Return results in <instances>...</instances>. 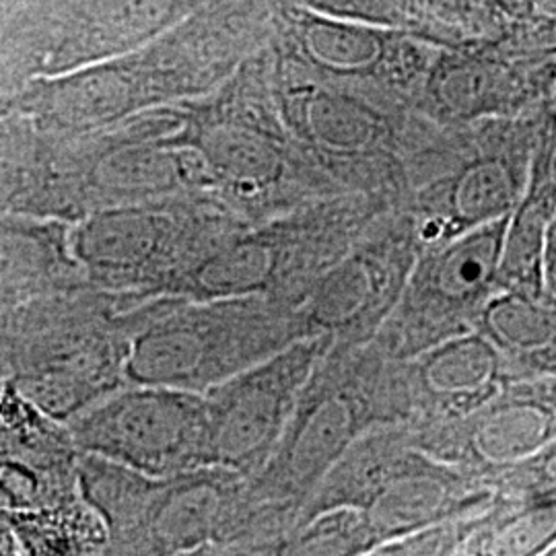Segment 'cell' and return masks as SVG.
<instances>
[{"instance_id":"obj_1","label":"cell","mask_w":556,"mask_h":556,"mask_svg":"<svg viewBox=\"0 0 556 556\" xmlns=\"http://www.w3.org/2000/svg\"><path fill=\"white\" fill-rule=\"evenodd\" d=\"M75 443L151 478L211 468L206 396L165 386H137L85 408L73 422Z\"/></svg>"},{"instance_id":"obj_2","label":"cell","mask_w":556,"mask_h":556,"mask_svg":"<svg viewBox=\"0 0 556 556\" xmlns=\"http://www.w3.org/2000/svg\"><path fill=\"white\" fill-rule=\"evenodd\" d=\"M328 344V338H301L211 388L213 466L252 472L270 462Z\"/></svg>"},{"instance_id":"obj_3","label":"cell","mask_w":556,"mask_h":556,"mask_svg":"<svg viewBox=\"0 0 556 556\" xmlns=\"http://www.w3.org/2000/svg\"><path fill=\"white\" fill-rule=\"evenodd\" d=\"M509 217L491 220L445 241L443 248L418 264L402 316L415 321V326H429L431 344L438 342L435 332L441 337L450 326L459 334V324L480 316L497 291Z\"/></svg>"},{"instance_id":"obj_4","label":"cell","mask_w":556,"mask_h":556,"mask_svg":"<svg viewBox=\"0 0 556 556\" xmlns=\"http://www.w3.org/2000/svg\"><path fill=\"white\" fill-rule=\"evenodd\" d=\"M289 48L326 79L410 80L429 66V52L408 31L374 21L340 17L295 4L289 9Z\"/></svg>"},{"instance_id":"obj_5","label":"cell","mask_w":556,"mask_h":556,"mask_svg":"<svg viewBox=\"0 0 556 556\" xmlns=\"http://www.w3.org/2000/svg\"><path fill=\"white\" fill-rule=\"evenodd\" d=\"M186 9L188 0H80L41 60L43 73L54 77L114 60L165 31Z\"/></svg>"},{"instance_id":"obj_6","label":"cell","mask_w":556,"mask_h":556,"mask_svg":"<svg viewBox=\"0 0 556 556\" xmlns=\"http://www.w3.org/2000/svg\"><path fill=\"white\" fill-rule=\"evenodd\" d=\"M217 316L165 319L132 340L124 376L135 386H165L199 392L223 378L227 357Z\"/></svg>"},{"instance_id":"obj_7","label":"cell","mask_w":556,"mask_h":556,"mask_svg":"<svg viewBox=\"0 0 556 556\" xmlns=\"http://www.w3.org/2000/svg\"><path fill=\"white\" fill-rule=\"evenodd\" d=\"M363 417L357 402L342 392H319L299 402L277 452L266 466L275 482L291 491L316 486L357 441Z\"/></svg>"},{"instance_id":"obj_8","label":"cell","mask_w":556,"mask_h":556,"mask_svg":"<svg viewBox=\"0 0 556 556\" xmlns=\"http://www.w3.org/2000/svg\"><path fill=\"white\" fill-rule=\"evenodd\" d=\"M406 252L379 245L342 262L319 285L312 316L326 330L363 337L390 314L406 282Z\"/></svg>"},{"instance_id":"obj_9","label":"cell","mask_w":556,"mask_h":556,"mask_svg":"<svg viewBox=\"0 0 556 556\" xmlns=\"http://www.w3.org/2000/svg\"><path fill=\"white\" fill-rule=\"evenodd\" d=\"M151 75L132 62L103 60L43 80L36 112L59 128H93L151 98Z\"/></svg>"},{"instance_id":"obj_10","label":"cell","mask_w":556,"mask_h":556,"mask_svg":"<svg viewBox=\"0 0 556 556\" xmlns=\"http://www.w3.org/2000/svg\"><path fill=\"white\" fill-rule=\"evenodd\" d=\"M282 110L289 128L319 153L357 160L378 153L388 140V122L365 101L318 83L287 87Z\"/></svg>"},{"instance_id":"obj_11","label":"cell","mask_w":556,"mask_h":556,"mask_svg":"<svg viewBox=\"0 0 556 556\" xmlns=\"http://www.w3.org/2000/svg\"><path fill=\"white\" fill-rule=\"evenodd\" d=\"M418 386L450 417H475L507 388L505 353L482 330L445 338L422 351Z\"/></svg>"},{"instance_id":"obj_12","label":"cell","mask_w":556,"mask_h":556,"mask_svg":"<svg viewBox=\"0 0 556 556\" xmlns=\"http://www.w3.org/2000/svg\"><path fill=\"white\" fill-rule=\"evenodd\" d=\"M425 96L441 118L503 116L530 96L521 66L486 54L443 52L425 77Z\"/></svg>"},{"instance_id":"obj_13","label":"cell","mask_w":556,"mask_h":556,"mask_svg":"<svg viewBox=\"0 0 556 556\" xmlns=\"http://www.w3.org/2000/svg\"><path fill=\"white\" fill-rule=\"evenodd\" d=\"M477 415L472 454L484 468L534 464L556 441V388H505Z\"/></svg>"},{"instance_id":"obj_14","label":"cell","mask_w":556,"mask_h":556,"mask_svg":"<svg viewBox=\"0 0 556 556\" xmlns=\"http://www.w3.org/2000/svg\"><path fill=\"white\" fill-rule=\"evenodd\" d=\"M188 142L199 151L213 181L239 194L264 192L287 172L280 139L268 126L245 116L206 119Z\"/></svg>"},{"instance_id":"obj_15","label":"cell","mask_w":556,"mask_h":556,"mask_svg":"<svg viewBox=\"0 0 556 556\" xmlns=\"http://www.w3.org/2000/svg\"><path fill=\"white\" fill-rule=\"evenodd\" d=\"M555 215L556 179L551 176L548 160L536 157L530 169L528 188L507 225L498 291L530 299L544 298L546 241Z\"/></svg>"},{"instance_id":"obj_16","label":"cell","mask_w":556,"mask_h":556,"mask_svg":"<svg viewBox=\"0 0 556 556\" xmlns=\"http://www.w3.org/2000/svg\"><path fill=\"white\" fill-rule=\"evenodd\" d=\"M526 188L528 181L514 157L505 153L475 157L454 174L443 190L435 241H450L480 225L511 215Z\"/></svg>"},{"instance_id":"obj_17","label":"cell","mask_w":556,"mask_h":556,"mask_svg":"<svg viewBox=\"0 0 556 556\" xmlns=\"http://www.w3.org/2000/svg\"><path fill=\"white\" fill-rule=\"evenodd\" d=\"M169 231L165 215L140 206L105 211L73 233V252L100 275L139 273L157 258Z\"/></svg>"},{"instance_id":"obj_18","label":"cell","mask_w":556,"mask_h":556,"mask_svg":"<svg viewBox=\"0 0 556 556\" xmlns=\"http://www.w3.org/2000/svg\"><path fill=\"white\" fill-rule=\"evenodd\" d=\"M456 478L435 466H420V457L408 454L394 477L363 509L367 530L379 540L417 534L456 505Z\"/></svg>"},{"instance_id":"obj_19","label":"cell","mask_w":556,"mask_h":556,"mask_svg":"<svg viewBox=\"0 0 556 556\" xmlns=\"http://www.w3.org/2000/svg\"><path fill=\"white\" fill-rule=\"evenodd\" d=\"M219 484L211 478L181 475L161 478L140 523L147 526L155 551L186 553L208 542L223 509Z\"/></svg>"},{"instance_id":"obj_20","label":"cell","mask_w":556,"mask_h":556,"mask_svg":"<svg viewBox=\"0 0 556 556\" xmlns=\"http://www.w3.org/2000/svg\"><path fill=\"white\" fill-rule=\"evenodd\" d=\"M277 252L264 239H241L202 260L194 275V293L208 301H231L260 293L273 280Z\"/></svg>"},{"instance_id":"obj_21","label":"cell","mask_w":556,"mask_h":556,"mask_svg":"<svg viewBox=\"0 0 556 556\" xmlns=\"http://www.w3.org/2000/svg\"><path fill=\"white\" fill-rule=\"evenodd\" d=\"M556 544V498L538 501L503 521L482 542V553L493 555H548Z\"/></svg>"},{"instance_id":"obj_22","label":"cell","mask_w":556,"mask_h":556,"mask_svg":"<svg viewBox=\"0 0 556 556\" xmlns=\"http://www.w3.org/2000/svg\"><path fill=\"white\" fill-rule=\"evenodd\" d=\"M301 7L340 17L374 21L381 25H396L394 0H298Z\"/></svg>"},{"instance_id":"obj_23","label":"cell","mask_w":556,"mask_h":556,"mask_svg":"<svg viewBox=\"0 0 556 556\" xmlns=\"http://www.w3.org/2000/svg\"><path fill=\"white\" fill-rule=\"evenodd\" d=\"M418 4L452 27L477 29L484 23V15L495 11L491 0H417Z\"/></svg>"},{"instance_id":"obj_24","label":"cell","mask_w":556,"mask_h":556,"mask_svg":"<svg viewBox=\"0 0 556 556\" xmlns=\"http://www.w3.org/2000/svg\"><path fill=\"white\" fill-rule=\"evenodd\" d=\"M544 280L551 295L556 298V215L551 229H548V241H546V258H544Z\"/></svg>"},{"instance_id":"obj_25","label":"cell","mask_w":556,"mask_h":556,"mask_svg":"<svg viewBox=\"0 0 556 556\" xmlns=\"http://www.w3.org/2000/svg\"><path fill=\"white\" fill-rule=\"evenodd\" d=\"M536 466V477H532L530 482L538 484H556V441L534 462Z\"/></svg>"},{"instance_id":"obj_26","label":"cell","mask_w":556,"mask_h":556,"mask_svg":"<svg viewBox=\"0 0 556 556\" xmlns=\"http://www.w3.org/2000/svg\"><path fill=\"white\" fill-rule=\"evenodd\" d=\"M498 15L509 20H526L530 17V0H491Z\"/></svg>"},{"instance_id":"obj_27","label":"cell","mask_w":556,"mask_h":556,"mask_svg":"<svg viewBox=\"0 0 556 556\" xmlns=\"http://www.w3.org/2000/svg\"><path fill=\"white\" fill-rule=\"evenodd\" d=\"M530 17L546 25L555 23L556 0H530Z\"/></svg>"},{"instance_id":"obj_28","label":"cell","mask_w":556,"mask_h":556,"mask_svg":"<svg viewBox=\"0 0 556 556\" xmlns=\"http://www.w3.org/2000/svg\"><path fill=\"white\" fill-rule=\"evenodd\" d=\"M551 25H555V27H556V21H555V23H551Z\"/></svg>"}]
</instances>
